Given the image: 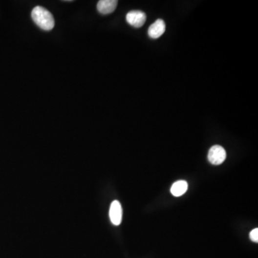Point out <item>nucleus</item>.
I'll list each match as a JSON object with an SVG mask.
<instances>
[{
  "mask_svg": "<svg viewBox=\"0 0 258 258\" xmlns=\"http://www.w3.org/2000/svg\"><path fill=\"white\" fill-rule=\"evenodd\" d=\"M227 153L223 147L219 145L213 146L208 153V160L213 165H219L225 161Z\"/></svg>",
  "mask_w": 258,
  "mask_h": 258,
  "instance_id": "obj_2",
  "label": "nucleus"
},
{
  "mask_svg": "<svg viewBox=\"0 0 258 258\" xmlns=\"http://www.w3.org/2000/svg\"><path fill=\"white\" fill-rule=\"evenodd\" d=\"M188 190V183L184 180L177 181L173 183L171 187V193L174 196H181Z\"/></svg>",
  "mask_w": 258,
  "mask_h": 258,
  "instance_id": "obj_7",
  "label": "nucleus"
},
{
  "mask_svg": "<svg viewBox=\"0 0 258 258\" xmlns=\"http://www.w3.org/2000/svg\"><path fill=\"white\" fill-rule=\"evenodd\" d=\"M166 30V24L164 21L159 19L157 20L150 25L148 30V35L150 38L156 39L160 38L161 35L164 33Z\"/></svg>",
  "mask_w": 258,
  "mask_h": 258,
  "instance_id": "obj_5",
  "label": "nucleus"
},
{
  "mask_svg": "<svg viewBox=\"0 0 258 258\" xmlns=\"http://www.w3.org/2000/svg\"><path fill=\"white\" fill-rule=\"evenodd\" d=\"M123 210L121 204L118 200H114L110 204L109 216L112 223L118 226L122 221Z\"/></svg>",
  "mask_w": 258,
  "mask_h": 258,
  "instance_id": "obj_4",
  "label": "nucleus"
},
{
  "mask_svg": "<svg viewBox=\"0 0 258 258\" xmlns=\"http://www.w3.org/2000/svg\"><path fill=\"white\" fill-rule=\"evenodd\" d=\"M147 21V15L142 11H130L127 15V21L130 25L134 27H141Z\"/></svg>",
  "mask_w": 258,
  "mask_h": 258,
  "instance_id": "obj_3",
  "label": "nucleus"
},
{
  "mask_svg": "<svg viewBox=\"0 0 258 258\" xmlns=\"http://www.w3.org/2000/svg\"><path fill=\"white\" fill-rule=\"evenodd\" d=\"M117 5L116 0H101L97 4V9L102 15H108L114 12Z\"/></svg>",
  "mask_w": 258,
  "mask_h": 258,
  "instance_id": "obj_6",
  "label": "nucleus"
},
{
  "mask_svg": "<svg viewBox=\"0 0 258 258\" xmlns=\"http://www.w3.org/2000/svg\"><path fill=\"white\" fill-rule=\"evenodd\" d=\"M250 239H251L253 242H256V243H258V229L256 228L254 229V230H252L251 232H250Z\"/></svg>",
  "mask_w": 258,
  "mask_h": 258,
  "instance_id": "obj_8",
  "label": "nucleus"
},
{
  "mask_svg": "<svg viewBox=\"0 0 258 258\" xmlns=\"http://www.w3.org/2000/svg\"><path fill=\"white\" fill-rule=\"evenodd\" d=\"M31 16L35 24L43 30L50 31L55 26V20L53 15L44 7H35L32 11Z\"/></svg>",
  "mask_w": 258,
  "mask_h": 258,
  "instance_id": "obj_1",
  "label": "nucleus"
}]
</instances>
